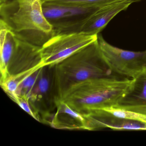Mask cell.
I'll list each match as a JSON object with an SVG mask.
<instances>
[{
  "instance_id": "2e32d148",
  "label": "cell",
  "mask_w": 146,
  "mask_h": 146,
  "mask_svg": "<svg viewBox=\"0 0 146 146\" xmlns=\"http://www.w3.org/2000/svg\"><path fill=\"white\" fill-rule=\"evenodd\" d=\"M117 117L137 120L146 123V114L132 111L117 107L103 109Z\"/></svg>"
},
{
  "instance_id": "ac0fdd59",
  "label": "cell",
  "mask_w": 146,
  "mask_h": 146,
  "mask_svg": "<svg viewBox=\"0 0 146 146\" xmlns=\"http://www.w3.org/2000/svg\"><path fill=\"white\" fill-rule=\"evenodd\" d=\"M124 109L136 112L143 114H146V106H143L131 107L123 108Z\"/></svg>"
},
{
  "instance_id": "8fae6325",
  "label": "cell",
  "mask_w": 146,
  "mask_h": 146,
  "mask_svg": "<svg viewBox=\"0 0 146 146\" xmlns=\"http://www.w3.org/2000/svg\"><path fill=\"white\" fill-rule=\"evenodd\" d=\"M146 106V69L132 79L128 90L117 107L126 108Z\"/></svg>"
},
{
  "instance_id": "9a60e30c",
  "label": "cell",
  "mask_w": 146,
  "mask_h": 146,
  "mask_svg": "<svg viewBox=\"0 0 146 146\" xmlns=\"http://www.w3.org/2000/svg\"><path fill=\"white\" fill-rule=\"evenodd\" d=\"M42 68L37 70L24 79L20 84L17 95L23 96L29 99L32 90L40 76Z\"/></svg>"
},
{
  "instance_id": "52a82bcc",
  "label": "cell",
  "mask_w": 146,
  "mask_h": 146,
  "mask_svg": "<svg viewBox=\"0 0 146 146\" xmlns=\"http://www.w3.org/2000/svg\"><path fill=\"white\" fill-rule=\"evenodd\" d=\"M85 130L94 131L109 128L113 130H146V123L117 117L104 109L93 110L83 115Z\"/></svg>"
},
{
  "instance_id": "ba28073f",
  "label": "cell",
  "mask_w": 146,
  "mask_h": 146,
  "mask_svg": "<svg viewBox=\"0 0 146 146\" xmlns=\"http://www.w3.org/2000/svg\"><path fill=\"white\" fill-rule=\"evenodd\" d=\"M41 48L19 40L8 66L9 75L31 74L42 68Z\"/></svg>"
},
{
  "instance_id": "3957f363",
  "label": "cell",
  "mask_w": 146,
  "mask_h": 146,
  "mask_svg": "<svg viewBox=\"0 0 146 146\" xmlns=\"http://www.w3.org/2000/svg\"><path fill=\"white\" fill-rule=\"evenodd\" d=\"M57 99L70 86L88 79L113 76L97 40L54 66Z\"/></svg>"
},
{
  "instance_id": "4fadbf2b",
  "label": "cell",
  "mask_w": 146,
  "mask_h": 146,
  "mask_svg": "<svg viewBox=\"0 0 146 146\" xmlns=\"http://www.w3.org/2000/svg\"><path fill=\"white\" fill-rule=\"evenodd\" d=\"M48 69V66L42 67L40 76L31 94L29 100L34 105L35 102L40 101L42 97L47 95L52 88L50 87L52 83Z\"/></svg>"
},
{
  "instance_id": "30bf717a",
  "label": "cell",
  "mask_w": 146,
  "mask_h": 146,
  "mask_svg": "<svg viewBox=\"0 0 146 146\" xmlns=\"http://www.w3.org/2000/svg\"><path fill=\"white\" fill-rule=\"evenodd\" d=\"M141 0H119L99 10L82 26L79 33L98 35L118 13L125 11L135 2Z\"/></svg>"
},
{
  "instance_id": "e0dca14e",
  "label": "cell",
  "mask_w": 146,
  "mask_h": 146,
  "mask_svg": "<svg viewBox=\"0 0 146 146\" xmlns=\"http://www.w3.org/2000/svg\"><path fill=\"white\" fill-rule=\"evenodd\" d=\"M42 2L57 5H91L116 2L119 0H42Z\"/></svg>"
},
{
  "instance_id": "277c9868",
  "label": "cell",
  "mask_w": 146,
  "mask_h": 146,
  "mask_svg": "<svg viewBox=\"0 0 146 146\" xmlns=\"http://www.w3.org/2000/svg\"><path fill=\"white\" fill-rule=\"evenodd\" d=\"M116 2L91 5L42 2V11L45 17L52 27L55 35L79 33L82 26L91 16L100 9Z\"/></svg>"
},
{
  "instance_id": "5b68a950",
  "label": "cell",
  "mask_w": 146,
  "mask_h": 146,
  "mask_svg": "<svg viewBox=\"0 0 146 146\" xmlns=\"http://www.w3.org/2000/svg\"><path fill=\"white\" fill-rule=\"evenodd\" d=\"M97 41L107 64L115 75L133 79L146 69V50L135 52L119 48L108 42L100 34Z\"/></svg>"
},
{
  "instance_id": "8992f818",
  "label": "cell",
  "mask_w": 146,
  "mask_h": 146,
  "mask_svg": "<svg viewBox=\"0 0 146 146\" xmlns=\"http://www.w3.org/2000/svg\"><path fill=\"white\" fill-rule=\"evenodd\" d=\"M98 35L82 33L58 34L41 48L42 67L54 66L81 48L97 40Z\"/></svg>"
},
{
  "instance_id": "9c48e42d",
  "label": "cell",
  "mask_w": 146,
  "mask_h": 146,
  "mask_svg": "<svg viewBox=\"0 0 146 146\" xmlns=\"http://www.w3.org/2000/svg\"><path fill=\"white\" fill-rule=\"evenodd\" d=\"M56 112H42V120L54 128L62 129L85 130V119L82 115L72 109L65 103L56 99Z\"/></svg>"
},
{
  "instance_id": "5bb4252c",
  "label": "cell",
  "mask_w": 146,
  "mask_h": 146,
  "mask_svg": "<svg viewBox=\"0 0 146 146\" xmlns=\"http://www.w3.org/2000/svg\"><path fill=\"white\" fill-rule=\"evenodd\" d=\"M9 97L31 117L37 121L40 122V117L39 114V111L31 102L29 98L17 94L11 96Z\"/></svg>"
},
{
  "instance_id": "7c38bea8",
  "label": "cell",
  "mask_w": 146,
  "mask_h": 146,
  "mask_svg": "<svg viewBox=\"0 0 146 146\" xmlns=\"http://www.w3.org/2000/svg\"><path fill=\"white\" fill-rule=\"evenodd\" d=\"M18 39L11 31L0 24L1 80L4 81L9 76L8 66L18 43Z\"/></svg>"
},
{
  "instance_id": "6da1fadb",
  "label": "cell",
  "mask_w": 146,
  "mask_h": 146,
  "mask_svg": "<svg viewBox=\"0 0 146 146\" xmlns=\"http://www.w3.org/2000/svg\"><path fill=\"white\" fill-rule=\"evenodd\" d=\"M132 79L116 76L88 79L70 86L59 100L81 115L117 106Z\"/></svg>"
},
{
  "instance_id": "d6986e66",
  "label": "cell",
  "mask_w": 146,
  "mask_h": 146,
  "mask_svg": "<svg viewBox=\"0 0 146 146\" xmlns=\"http://www.w3.org/2000/svg\"><path fill=\"white\" fill-rule=\"evenodd\" d=\"M10 1H11V0H0V4L6 3V2Z\"/></svg>"
},
{
  "instance_id": "7a4b0ae2",
  "label": "cell",
  "mask_w": 146,
  "mask_h": 146,
  "mask_svg": "<svg viewBox=\"0 0 146 146\" xmlns=\"http://www.w3.org/2000/svg\"><path fill=\"white\" fill-rule=\"evenodd\" d=\"M0 24L19 40L39 47L55 35L44 16L42 0H11L0 4Z\"/></svg>"
}]
</instances>
